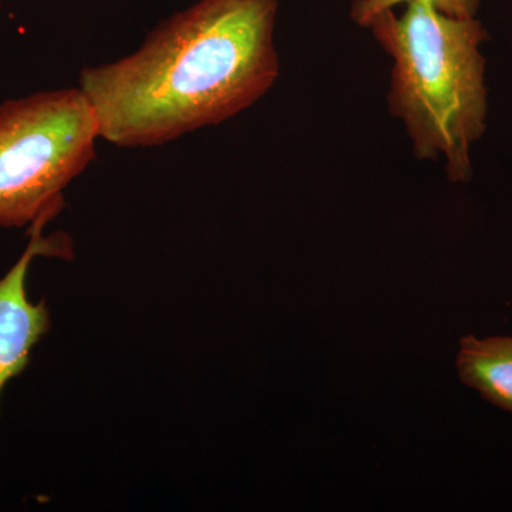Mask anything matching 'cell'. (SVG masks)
I'll use <instances>...</instances> for the list:
<instances>
[{"label":"cell","instance_id":"4","mask_svg":"<svg viewBox=\"0 0 512 512\" xmlns=\"http://www.w3.org/2000/svg\"><path fill=\"white\" fill-rule=\"evenodd\" d=\"M60 211H49L29 225V242L16 264L0 278V396L10 380L25 372L36 346L52 328L45 299L28 296V274L37 256L73 259L72 238L64 232L45 237L43 229Z\"/></svg>","mask_w":512,"mask_h":512},{"label":"cell","instance_id":"1","mask_svg":"<svg viewBox=\"0 0 512 512\" xmlns=\"http://www.w3.org/2000/svg\"><path fill=\"white\" fill-rule=\"evenodd\" d=\"M278 0H200L136 52L79 77L99 137L154 147L247 110L279 76Z\"/></svg>","mask_w":512,"mask_h":512},{"label":"cell","instance_id":"3","mask_svg":"<svg viewBox=\"0 0 512 512\" xmlns=\"http://www.w3.org/2000/svg\"><path fill=\"white\" fill-rule=\"evenodd\" d=\"M96 116L79 87L0 104V227L62 211L63 191L96 154Z\"/></svg>","mask_w":512,"mask_h":512},{"label":"cell","instance_id":"2","mask_svg":"<svg viewBox=\"0 0 512 512\" xmlns=\"http://www.w3.org/2000/svg\"><path fill=\"white\" fill-rule=\"evenodd\" d=\"M377 42L392 56L390 111L403 121L414 153L446 161L453 183L470 180V151L485 130L487 90L481 43L487 32L474 18H454L429 0H409L370 22Z\"/></svg>","mask_w":512,"mask_h":512},{"label":"cell","instance_id":"6","mask_svg":"<svg viewBox=\"0 0 512 512\" xmlns=\"http://www.w3.org/2000/svg\"><path fill=\"white\" fill-rule=\"evenodd\" d=\"M409 0H356L352 8V18L360 26L369 28L370 22L386 10ZM434 8L454 18H474L480 0H429Z\"/></svg>","mask_w":512,"mask_h":512},{"label":"cell","instance_id":"5","mask_svg":"<svg viewBox=\"0 0 512 512\" xmlns=\"http://www.w3.org/2000/svg\"><path fill=\"white\" fill-rule=\"evenodd\" d=\"M457 369L461 382L512 413V338L466 336L461 339Z\"/></svg>","mask_w":512,"mask_h":512}]
</instances>
